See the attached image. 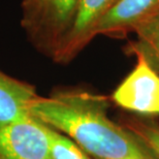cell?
<instances>
[{
  "instance_id": "obj_1",
  "label": "cell",
  "mask_w": 159,
  "mask_h": 159,
  "mask_svg": "<svg viewBox=\"0 0 159 159\" xmlns=\"http://www.w3.org/2000/svg\"><path fill=\"white\" fill-rule=\"evenodd\" d=\"M30 113L95 159H157L130 130L109 118L102 97L89 92L64 90L48 97L39 95Z\"/></svg>"
},
{
  "instance_id": "obj_2",
  "label": "cell",
  "mask_w": 159,
  "mask_h": 159,
  "mask_svg": "<svg viewBox=\"0 0 159 159\" xmlns=\"http://www.w3.org/2000/svg\"><path fill=\"white\" fill-rule=\"evenodd\" d=\"M79 0H23L21 25L39 52L53 58L74 19Z\"/></svg>"
},
{
  "instance_id": "obj_3",
  "label": "cell",
  "mask_w": 159,
  "mask_h": 159,
  "mask_svg": "<svg viewBox=\"0 0 159 159\" xmlns=\"http://www.w3.org/2000/svg\"><path fill=\"white\" fill-rule=\"evenodd\" d=\"M138 61L116 88L112 99L117 106L130 112L159 116V75L141 50H135Z\"/></svg>"
},
{
  "instance_id": "obj_4",
  "label": "cell",
  "mask_w": 159,
  "mask_h": 159,
  "mask_svg": "<svg viewBox=\"0 0 159 159\" xmlns=\"http://www.w3.org/2000/svg\"><path fill=\"white\" fill-rule=\"evenodd\" d=\"M0 159H52L47 125L32 115L0 124Z\"/></svg>"
},
{
  "instance_id": "obj_5",
  "label": "cell",
  "mask_w": 159,
  "mask_h": 159,
  "mask_svg": "<svg viewBox=\"0 0 159 159\" xmlns=\"http://www.w3.org/2000/svg\"><path fill=\"white\" fill-rule=\"evenodd\" d=\"M116 0H79L71 25L53 59L67 62L95 36L98 23Z\"/></svg>"
},
{
  "instance_id": "obj_6",
  "label": "cell",
  "mask_w": 159,
  "mask_h": 159,
  "mask_svg": "<svg viewBox=\"0 0 159 159\" xmlns=\"http://www.w3.org/2000/svg\"><path fill=\"white\" fill-rule=\"evenodd\" d=\"M159 17V0H116L95 29L97 34L139 31Z\"/></svg>"
},
{
  "instance_id": "obj_7",
  "label": "cell",
  "mask_w": 159,
  "mask_h": 159,
  "mask_svg": "<svg viewBox=\"0 0 159 159\" xmlns=\"http://www.w3.org/2000/svg\"><path fill=\"white\" fill-rule=\"evenodd\" d=\"M37 96L33 85L12 78L0 69V124L30 116V107Z\"/></svg>"
},
{
  "instance_id": "obj_8",
  "label": "cell",
  "mask_w": 159,
  "mask_h": 159,
  "mask_svg": "<svg viewBox=\"0 0 159 159\" xmlns=\"http://www.w3.org/2000/svg\"><path fill=\"white\" fill-rule=\"evenodd\" d=\"M47 132L52 159H91L90 155L67 135L49 125H47Z\"/></svg>"
},
{
  "instance_id": "obj_9",
  "label": "cell",
  "mask_w": 159,
  "mask_h": 159,
  "mask_svg": "<svg viewBox=\"0 0 159 159\" xmlns=\"http://www.w3.org/2000/svg\"><path fill=\"white\" fill-rule=\"evenodd\" d=\"M129 130L159 159V127L146 123H133Z\"/></svg>"
},
{
  "instance_id": "obj_10",
  "label": "cell",
  "mask_w": 159,
  "mask_h": 159,
  "mask_svg": "<svg viewBox=\"0 0 159 159\" xmlns=\"http://www.w3.org/2000/svg\"><path fill=\"white\" fill-rule=\"evenodd\" d=\"M139 32L142 35L145 49L150 54L154 63L159 65V17Z\"/></svg>"
}]
</instances>
